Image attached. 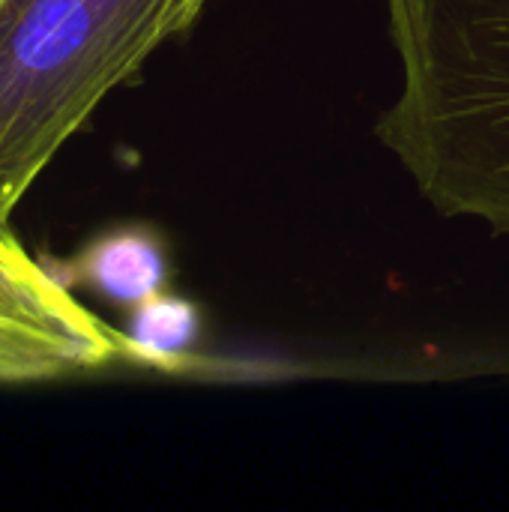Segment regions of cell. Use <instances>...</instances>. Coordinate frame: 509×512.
I'll use <instances>...</instances> for the list:
<instances>
[{"label":"cell","mask_w":509,"mask_h":512,"mask_svg":"<svg viewBox=\"0 0 509 512\" xmlns=\"http://www.w3.org/2000/svg\"><path fill=\"white\" fill-rule=\"evenodd\" d=\"M207 0H30L0 27V225L63 144Z\"/></svg>","instance_id":"obj_1"},{"label":"cell","mask_w":509,"mask_h":512,"mask_svg":"<svg viewBox=\"0 0 509 512\" xmlns=\"http://www.w3.org/2000/svg\"><path fill=\"white\" fill-rule=\"evenodd\" d=\"M135 363L129 339L93 315L9 225H0V384H48Z\"/></svg>","instance_id":"obj_2"},{"label":"cell","mask_w":509,"mask_h":512,"mask_svg":"<svg viewBox=\"0 0 509 512\" xmlns=\"http://www.w3.org/2000/svg\"><path fill=\"white\" fill-rule=\"evenodd\" d=\"M75 273L99 297L132 309L165 291L168 249L153 228L126 225L93 240L78 258Z\"/></svg>","instance_id":"obj_3"},{"label":"cell","mask_w":509,"mask_h":512,"mask_svg":"<svg viewBox=\"0 0 509 512\" xmlns=\"http://www.w3.org/2000/svg\"><path fill=\"white\" fill-rule=\"evenodd\" d=\"M204 330L201 309L177 294H153L132 306L129 327L123 330L135 357V366L177 372L189 366V354L198 348Z\"/></svg>","instance_id":"obj_4"},{"label":"cell","mask_w":509,"mask_h":512,"mask_svg":"<svg viewBox=\"0 0 509 512\" xmlns=\"http://www.w3.org/2000/svg\"><path fill=\"white\" fill-rule=\"evenodd\" d=\"M27 3H30V0H0V27H3L12 15H18Z\"/></svg>","instance_id":"obj_5"}]
</instances>
